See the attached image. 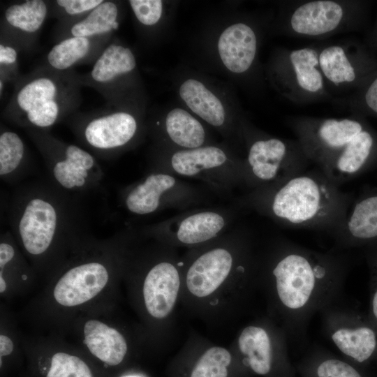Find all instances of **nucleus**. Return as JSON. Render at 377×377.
I'll return each mask as SVG.
<instances>
[{
  "label": "nucleus",
  "mask_w": 377,
  "mask_h": 377,
  "mask_svg": "<svg viewBox=\"0 0 377 377\" xmlns=\"http://www.w3.org/2000/svg\"><path fill=\"white\" fill-rule=\"evenodd\" d=\"M131 232L107 239L91 235L45 283L22 311L34 333L63 337L81 313L117 306Z\"/></svg>",
  "instance_id": "obj_1"
},
{
  "label": "nucleus",
  "mask_w": 377,
  "mask_h": 377,
  "mask_svg": "<svg viewBox=\"0 0 377 377\" xmlns=\"http://www.w3.org/2000/svg\"><path fill=\"white\" fill-rule=\"evenodd\" d=\"M259 258L249 235L242 231L188 249L182 257L180 305L211 326L232 321L259 289Z\"/></svg>",
  "instance_id": "obj_2"
},
{
  "label": "nucleus",
  "mask_w": 377,
  "mask_h": 377,
  "mask_svg": "<svg viewBox=\"0 0 377 377\" xmlns=\"http://www.w3.org/2000/svg\"><path fill=\"white\" fill-rule=\"evenodd\" d=\"M8 218L18 246L44 283L92 235L79 198L50 181L17 187Z\"/></svg>",
  "instance_id": "obj_3"
},
{
  "label": "nucleus",
  "mask_w": 377,
  "mask_h": 377,
  "mask_svg": "<svg viewBox=\"0 0 377 377\" xmlns=\"http://www.w3.org/2000/svg\"><path fill=\"white\" fill-rule=\"evenodd\" d=\"M145 237L147 242L132 233L122 284L146 346L154 350L168 346L174 335L182 290V263L176 248Z\"/></svg>",
  "instance_id": "obj_4"
},
{
  "label": "nucleus",
  "mask_w": 377,
  "mask_h": 377,
  "mask_svg": "<svg viewBox=\"0 0 377 377\" xmlns=\"http://www.w3.org/2000/svg\"><path fill=\"white\" fill-rule=\"evenodd\" d=\"M346 260L290 242L260 253L259 289L266 295L270 318H302L327 302L346 274Z\"/></svg>",
  "instance_id": "obj_5"
},
{
  "label": "nucleus",
  "mask_w": 377,
  "mask_h": 377,
  "mask_svg": "<svg viewBox=\"0 0 377 377\" xmlns=\"http://www.w3.org/2000/svg\"><path fill=\"white\" fill-rule=\"evenodd\" d=\"M248 207L286 227L333 234L352 204L350 195L316 168L267 188L251 191Z\"/></svg>",
  "instance_id": "obj_6"
},
{
  "label": "nucleus",
  "mask_w": 377,
  "mask_h": 377,
  "mask_svg": "<svg viewBox=\"0 0 377 377\" xmlns=\"http://www.w3.org/2000/svg\"><path fill=\"white\" fill-rule=\"evenodd\" d=\"M80 83L68 71L36 70L17 82L3 118L26 130L48 131L79 105Z\"/></svg>",
  "instance_id": "obj_7"
},
{
  "label": "nucleus",
  "mask_w": 377,
  "mask_h": 377,
  "mask_svg": "<svg viewBox=\"0 0 377 377\" xmlns=\"http://www.w3.org/2000/svg\"><path fill=\"white\" fill-rule=\"evenodd\" d=\"M116 306L101 307L81 313L63 336L110 377H118L133 356L140 348H147L138 325L131 329L114 317Z\"/></svg>",
  "instance_id": "obj_8"
},
{
  "label": "nucleus",
  "mask_w": 377,
  "mask_h": 377,
  "mask_svg": "<svg viewBox=\"0 0 377 377\" xmlns=\"http://www.w3.org/2000/svg\"><path fill=\"white\" fill-rule=\"evenodd\" d=\"M27 133L43 157L49 181L59 189L79 198L102 188L105 174L91 152L64 142L46 130Z\"/></svg>",
  "instance_id": "obj_9"
},
{
  "label": "nucleus",
  "mask_w": 377,
  "mask_h": 377,
  "mask_svg": "<svg viewBox=\"0 0 377 377\" xmlns=\"http://www.w3.org/2000/svg\"><path fill=\"white\" fill-rule=\"evenodd\" d=\"M310 163L297 140L259 137L250 142L243 161L244 184L251 191L277 186Z\"/></svg>",
  "instance_id": "obj_10"
},
{
  "label": "nucleus",
  "mask_w": 377,
  "mask_h": 377,
  "mask_svg": "<svg viewBox=\"0 0 377 377\" xmlns=\"http://www.w3.org/2000/svg\"><path fill=\"white\" fill-rule=\"evenodd\" d=\"M23 346L28 369L35 377H110L61 336L24 334Z\"/></svg>",
  "instance_id": "obj_11"
},
{
  "label": "nucleus",
  "mask_w": 377,
  "mask_h": 377,
  "mask_svg": "<svg viewBox=\"0 0 377 377\" xmlns=\"http://www.w3.org/2000/svg\"><path fill=\"white\" fill-rule=\"evenodd\" d=\"M309 162L320 171L328 167L348 144L365 129L358 119L294 117L288 121Z\"/></svg>",
  "instance_id": "obj_12"
},
{
  "label": "nucleus",
  "mask_w": 377,
  "mask_h": 377,
  "mask_svg": "<svg viewBox=\"0 0 377 377\" xmlns=\"http://www.w3.org/2000/svg\"><path fill=\"white\" fill-rule=\"evenodd\" d=\"M274 71L280 92L293 103L307 104L332 98L319 66L318 47L283 50Z\"/></svg>",
  "instance_id": "obj_13"
},
{
  "label": "nucleus",
  "mask_w": 377,
  "mask_h": 377,
  "mask_svg": "<svg viewBox=\"0 0 377 377\" xmlns=\"http://www.w3.org/2000/svg\"><path fill=\"white\" fill-rule=\"evenodd\" d=\"M230 221L231 216L226 211L198 209L148 226L140 234L176 249H191L224 235Z\"/></svg>",
  "instance_id": "obj_14"
},
{
  "label": "nucleus",
  "mask_w": 377,
  "mask_h": 377,
  "mask_svg": "<svg viewBox=\"0 0 377 377\" xmlns=\"http://www.w3.org/2000/svg\"><path fill=\"white\" fill-rule=\"evenodd\" d=\"M162 171L199 179L219 190L244 184L243 161H230L227 154L216 146L177 150L170 158L168 169Z\"/></svg>",
  "instance_id": "obj_15"
},
{
  "label": "nucleus",
  "mask_w": 377,
  "mask_h": 377,
  "mask_svg": "<svg viewBox=\"0 0 377 377\" xmlns=\"http://www.w3.org/2000/svg\"><path fill=\"white\" fill-rule=\"evenodd\" d=\"M198 196L193 188L173 175L156 170L124 188L121 200L131 214L147 216L167 207L188 205Z\"/></svg>",
  "instance_id": "obj_16"
},
{
  "label": "nucleus",
  "mask_w": 377,
  "mask_h": 377,
  "mask_svg": "<svg viewBox=\"0 0 377 377\" xmlns=\"http://www.w3.org/2000/svg\"><path fill=\"white\" fill-rule=\"evenodd\" d=\"M355 3L345 0H311L288 11V34L305 38H325L346 31L352 25Z\"/></svg>",
  "instance_id": "obj_17"
},
{
  "label": "nucleus",
  "mask_w": 377,
  "mask_h": 377,
  "mask_svg": "<svg viewBox=\"0 0 377 377\" xmlns=\"http://www.w3.org/2000/svg\"><path fill=\"white\" fill-rule=\"evenodd\" d=\"M284 346V334L269 317L255 320L242 327L230 346L244 365L263 376L272 372Z\"/></svg>",
  "instance_id": "obj_18"
},
{
  "label": "nucleus",
  "mask_w": 377,
  "mask_h": 377,
  "mask_svg": "<svg viewBox=\"0 0 377 377\" xmlns=\"http://www.w3.org/2000/svg\"><path fill=\"white\" fill-rule=\"evenodd\" d=\"M138 124L135 117L115 110L94 115L75 126L77 138L95 156L109 158L126 147L136 136Z\"/></svg>",
  "instance_id": "obj_19"
},
{
  "label": "nucleus",
  "mask_w": 377,
  "mask_h": 377,
  "mask_svg": "<svg viewBox=\"0 0 377 377\" xmlns=\"http://www.w3.org/2000/svg\"><path fill=\"white\" fill-rule=\"evenodd\" d=\"M39 277L18 246L12 232L0 237V296L10 301L34 289Z\"/></svg>",
  "instance_id": "obj_20"
},
{
  "label": "nucleus",
  "mask_w": 377,
  "mask_h": 377,
  "mask_svg": "<svg viewBox=\"0 0 377 377\" xmlns=\"http://www.w3.org/2000/svg\"><path fill=\"white\" fill-rule=\"evenodd\" d=\"M359 52L353 43L341 41L318 47V62L329 90L346 91L361 76Z\"/></svg>",
  "instance_id": "obj_21"
},
{
  "label": "nucleus",
  "mask_w": 377,
  "mask_h": 377,
  "mask_svg": "<svg viewBox=\"0 0 377 377\" xmlns=\"http://www.w3.org/2000/svg\"><path fill=\"white\" fill-rule=\"evenodd\" d=\"M180 353L191 360L187 377H229L236 355L232 348L215 344L193 332Z\"/></svg>",
  "instance_id": "obj_22"
},
{
  "label": "nucleus",
  "mask_w": 377,
  "mask_h": 377,
  "mask_svg": "<svg viewBox=\"0 0 377 377\" xmlns=\"http://www.w3.org/2000/svg\"><path fill=\"white\" fill-rule=\"evenodd\" d=\"M377 157V140L365 128L357 135L341 154L323 171L329 179L341 186L368 171L375 165Z\"/></svg>",
  "instance_id": "obj_23"
},
{
  "label": "nucleus",
  "mask_w": 377,
  "mask_h": 377,
  "mask_svg": "<svg viewBox=\"0 0 377 377\" xmlns=\"http://www.w3.org/2000/svg\"><path fill=\"white\" fill-rule=\"evenodd\" d=\"M332 235L343 246L377 240V193L352 203L343 222Z\"/></svg>",
  "instance_id": "obj_24"
},
{
  "label": "nucleus",
  "mask_w": 377,
  "mask_h": 377,
  "mask_svg": "<svg viewBox=\"0 0 377 377\" xmlns=\"http://www.w3.org/2000/svg\"><path fill=\"white\" fill-rule=\"evenodd\" d=\"M329 318V335L340 352L358 362L367 360L374 354L377 337L373 329L353 325L347 318L346 313H337Z\"/></svg>",
  "instance_id": "obj_25"
},
{
  "label": "nucleus",
  "mask_w": 377,
  "mask_h": 377,
  "mask_svg": "<svg viewBox=\"0 0 377 377\" xmlns=\"http://www.w3.org/2000/svg\"><path fill=\"white\" fill-rule=\"evenodd\" d=\"M218 51L223 64L230 71L246 72L256 55L257 37L254 30L242 22L229 26L219 38Z\"/></svg>",
  "instance_id": "obj_26"
},
{
  "label": "nucleus",
  "mask_w": 377,
  "mask_h": 377,
  "mask_svg": "<svg viewBox=\"0 0 377 377\" xmlns=\"http://www.w3.org/2000/svg\"><path fill=\"white\" fill-rule=\"evenodd\" d=\"M135 66L136 60L131 49L112 43L98 55L85 79L101 92L109 94L118 80L131 73Z\"/></svg>",
  "instance_id": "obj_27"
},
{
  "label": "nucleus",
  "mask_w": 377,
  "mask_h": 377,
  "mask_svg": "<svg viewBox=\"0 0 377 377\" xmlns=\"http://www.w3.org/2000/svg\"><path fill=\"white\" fill-rule=\"evenodd\" d=\"M179 95L194 113L210 125L221 126L224 124L226 112L222 103L200 81H184L179 88Z\"/></svg>",
  "instance_id": "obj_28"
},
{
  "label": "nucleus",
  "mask_w": 377,
  "mask_h": 377,
  "mask_svg": "<svg viewBox=\"0 0 377 377\" xmlns=\"http://www.w3.org/2000/svg\"><path fill=\"white\" fill-rule=\"evenodd\" d=\"M29 158L21 137L10 130L0 134V177L9 184L19 181L27 172Z\"/></svg>",
  "instance_id": "obj_29"
},
{
  "label": "nucleus",
  "mask_w": 377,
  "mask_h": 377,
  "mask_svg": "<svg viewBox=\"0 0 377 377\" xmlns=\"http://www.w3.org/2000/svg\"><path fill=\"white\" fill-rule=\"evenodd\" d=\"M118 7L111 1H104L69 29L71 36L96 38L108 36L119 27Z\"/></svg>",
  "instance_id": "obj_30"
},
{
  "label": "nucleus",
  "mask_w": 377,
  "mask_h": 377,
  "mask_svg": "<svg viewBox=\"0 0 377 377\" xmlns=\"http://www.w3.org/2000/svg\"><path fill=\"white\" fill-rule=\"evenodd\" d=\"M23 335L16 318L2 302L0 307V369L1 373L25 359Z\"/></svg>",
  "instance_id": "obj_31"
},
{
  "label": "nucleus",
  "mask_w": 377,
  "mask_h": 377,
  "mask_svg": "<svg viewBox=\"0 0 377 377\" xmlns=\"http://www.w3.org/2000/svg\"><path fill=\"white\" fill-rule=\"evenodd\" d=\"M165 128L169 138L184 149L202 147L205 141V131L201 123L181 108H175L168 113Z\"/></svg>",
  "instance_id": "obj_32"
},
{
  "label": "nucleus",
  "mask_w": 377,
  "mask_h": 377,
  "mask_svg": "<svg viewBox=\"0 0 377 377\" xmlns=\"http://www.w3.org/2000/svg\"><path fill=\"white\" fill-rule=\"evenodd\" d=\"M96 40V38L75 36L64 38L47 53L48 66L59 71H69L92 54Z\"/></svg>",
  "instance_id": "obj_33"
},
{
  "label": "nucleus",
  "mask_w": 377,
  "mask_h": 377,
  "mask_svg": "<svg viewBox=\"0 0 377 377\" xmlns=\"http://www.w3.org/2000/svg\"><path fill=\"white\" fill-rule=\"evenodd\" d=\"M47 13L44 1L27 0L9 6L5 10L4 19L11 29L32 35L42 27Z\"/></svg>",
  "instance_id": "obj_34"
},
{
  "label": "nucleus",
  "mask_w": 377,
  "mask_h": 377,
  "mask_svg": "<svg viewBox=\"0 0 377 377\" xmlns=\"http://www.w3.org/2000/svg\"><path fill=\"white\" fill-rule=\"evenodd\" d=\"M129 4L137 20L142 24H156L162 15L163 3L160 0H130Z\"/></svg>",
  "instance_id": "obj_35"
},
{
  "label": "nucleus",
  "mask_w": 377,
  "mask_h": 377,
  "mask_svg": "<svg viewBox=\"0 0 377 377\" xmlns=\"http://www.w3.org/2000/svg\"><path fill=\"white\" fill-rule=\"evenodd\" d=\"M316 374L318 377H362L351 365L334 358L322 361L317 367Z\"/></svg>",
  "instance_id": "obj_36"
},
{
  "label": "nucleus",
  "mask_w": 377,
  "mask_h": 377,
  "mask_svg": "<svg viewBox=\"0 0 377 377\" xmlns=\"http://www.w3.org/2000/svg\"><path fill=\"white\" fill-rule=\"evenodd\" d=\"M104 0H57L54 3L61 13L71 17L84 16Z\"/></svg>",
  "instance_id": "obj_37"
},
{
  "label": "nucleus",
  "mask_w": 377,
  "mask_h": 377,
  "mask_svg": "<svg viewBox=\"0 0 377 377\" xmlns=\"http://www.w3.org/2000/svg\"><path fill=\"white\" fill-rule=\"evenodd\" d=\"M362 100L367 108L377 114V76L367 85Z\"/></svg>",
  "instance_id": "obj_38"
},
{
  "label": "nucleus",
  "mask_w": 377,
  "mask_h": 377,
  "mask_svg": "<svg viewBox=\"0 0 377 377\" xmlns=\"http://www.w3.org/2000/svg\"><path fill=\"white\" fill-rule=\"evenodd\" d=\"M17 57V53L14 47L1 43L0 64L1 66L14 65L16 62Z\"/></svg>",
  "instance_id": "obj_39"
},
{
  "label": "nucleus",
  "mask_w": 377,
  "mask_h": 377,
  "mask_svg": "<svg viewBox=\"0 0 377 377\" xmlns=\"http://www.w3.org/2000/svg\"><path fill=\"white\" fill-rule=\"evenodd\" d=\"M371 306H372V311L374 317L377 320V290L375 291L372 302H371Z\"/></svg>",
  "instance_id": "obj_40"
},
{
  "label": "nucleus",
  "mask_w": 377,
  "mask_h": 377,
  "mask_svg": "<svg viewBox=\"0 0 377 377\" xmlns=\"http://www.w3.org/2000/svg\"><path fill=\"white\" fill-rule=\"evenodd\" d=\"M119 377H143V376L140 374H122Z\"/></svg>",
  "instance_id": "obj_41"
}]
</instances>
